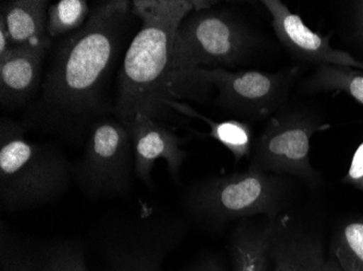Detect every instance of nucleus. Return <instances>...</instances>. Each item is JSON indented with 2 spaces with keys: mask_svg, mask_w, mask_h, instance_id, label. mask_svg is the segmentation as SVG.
Here are the masks:
<instances>
[{
  "mask_svg": "<svg viewBox=\"0 0 363 271\" xmlns=\"http://www.w3.org/2000/svg\"><path fill=\"white\" fill-rule=\"evenodd\" d=\"M130 13L128 0L99 1L84 25L62 38L47 67L40 97L24 112L21 123L26 130L82 144L94 124L113 116L108 87Z\"/></svg>",
  "mask_w": 363,
  "mask_h": 271,
  "instance_id": "obj_1",
  "label": "nucleus"
},
{
  "mask_svg": "<svg viewBox=\"0 0 363 271\" xmlns=\"http://www.w3.org/2000/svg\"><path fill=\"white\" fill-rule=\"evenodd\" d=\"M198 0H134L142 28L126 49L118 79L113 116L130 123L136 115L163 121L171 116L168 79L177 28L195 10L212 7Z\"/></svg>",
  "mask_w": 363,
  "mask_h": 271,
  "instance_id": "obj_2",
  "label": "nucleus"
},
{
  "mask_svg": "<svg viewBox=\"0 0 363 271\" xmlns=\"http://www.w3.org/2000/svg\"><path fill=\"white\" fill-rule=\"evenodd\" d=\"M71 164L49 144L30 142L21 122H0V197L6 209L19 211L54 201L67 191Z\"/></svg>",
  "mask_w": 363,
  "mask_h": 271,
  "instance_id": "obj_3",
  "label": "nucleus"
},
{
  "mask_svg": "<svg viewBox=\"0 0 363 271\" xmlns=\"http://www.w3.org/2000/svg\"><path fill=\"white\" fill-rule=\"evenodd\" d=\"M298 67L277 73L195 69L169 74V95L173 100H199L216 88V105L250 121L268 117L286 103Z\"/></svg>",
  "mask_w": 363,
  "mask_h": 271,
  "instance_id": "obj_4",
  "label": "nucleus"
},
{
  "mask_svg": "<svg viewBox=\"0 0 363 271\" xmlns=\"http://www.w3.org/2000/svg\"><path fill=\"white\" fill-rule=\"evenodd\" d=\"M259 42L254 30L232 12L195 10L177 28L169 74L195 69L233 71L252 56Z\"/></svg>",
  "mask_w": 363,
  "mask_h": 271,
  "instance_id": "obj_5",
  "label": "nucleus"
},
{
  "mask_svg": "<svg viewBox=\"0 0 363 271\" xmlns=\"http://www.w3.org/2000/svg\"><path fill=\"white\" fill-rule=\"evenodd\" d=\"M283 185L277 176L250 168L247 172L206 179L187 192V209L209 225L222 226L230 220L279 213Z\"/></svg>",
  "mask_w": 363,
  "mask_h": 271,
  "instance_id": "obj_6",
  "label": "nucleus"
},
{
  "mask_svg": "<svg viewBox=\"0 0 363 271\" xmlns=\"http://www.w3.org/2000/svg\"><path fill=\"white\" fill-rule=\"evenodd\" d=\"M134 167L128 127L116 116H108L94 124L84 154L71 164V175L89 197H119L130 191Z\"/></svg>",
  "mask_w": 363,
  "mask_h": 271,
  "instance_id": "obj_7",
  "label": "nucleus"
},
{
  "mask_svg": "<svg viewBox=\"0 0 363 271\" xmlns=\"http://www.w3.org/2000/svg\"><path fill=\"white\" fill-rule=\"evenodd\" d=\"M321 129V124L303 112L271 118L256 142L250 168L317 183L319 175L310 163V150L312 136Z\"/></svg>",
  "mask_w": 363,
  "mask_h": 271,
  "instance_id": "obj_8",
  "label": "nucleus"
},
{
  "mask_svg": "<svg viewBox=\"0 0 363 271\" xmlns=\"http://www.w3.org/2000/svg\"><path fill=\"white\" fill-rule=\"evenodd\" d=\"M1 271H91L84 248L73 240H35L18 236L1 226Z\"/></svg>",
  "mask_w": 363,
  "mask_h": 271,
  "instance_id": "obj_9",
  "label": "nucleus"
},
{
  "mask_svg": "<svg viewBox=\"0 0 363 271\" xmlns=\"http://www.w3.org/2000/svg\"><path fill=\"white\" fill-rule=\"evenodd\" d=\"M261 4L272 16L275 35L294 56L319 65H340L363 71V62L348 52L333 48L330 38L306 25L301 16L282 1L262 0Z\"/></svg>",
  "mask_w": 363,
  "mask_h": 271,
  "instance_id": "obj_10",
  "label": "nucleus"
},
{
  "mask_svg": "<svg viewBox=\"0 0 363 271\" xmlns=\"http://www.w3.org/2000/svg\"><path fill=\"white\" fill-rule=\"evenodd\" d=\"M125 125L133 146L136 177L143 183L152 185L155 163L164 160L171 177L177 180L186 158V152L182 149L184 139L160 121L143 114H138Z\"/></svg>",
  "mask_w": 363,
  "mask_h": 271,
  "instance_id": "obj_11",
  "label": "nucleus"
},
{
  "mask_svg": "<svg viewBox=\"0 0 363 271\" xmlns=\"http://www.w3.org/2000/svg\"><path fill=\"white\" fill-rule=\"evenodd\" d=\"M47 49L12 47L0 56V103L7 111L28 108L42 87Z\"/></svg>",
  "mask_w": 363,
  "mask_h": 271,
  "instance_id": "obj_12",
  "label": "nucleus"
},
{
  "mask_svg": "<svg viewBox=\"0 0 363 271\" xmlns=\"http://www.w3.org/2000/svg\"><path fill=\"white\" fill-rule=\"evenodd\" d=\"M47 0H7L0 4V20L5 22L12 47H43L48 50Z\"/></svg>",
  "mask_w": 363,
  "mask_h": 271,
  "instance_id": "obj_13",
  "label": "nucleus"
},
{
  "mask_svg": "<svg viewBox=\"0 0 363 271\" xmlns=\"http://www.w3.org/2000/svg\"><path fill=\"white\" fill-rule=\"evenodd\" d=\"M277 225L270 250L274 258L273 271H344L337 260H325L318 242L301 238H279Z\"/></svg>",
  "mask_w": 363,
  "mask_h": 271,
  "instance_id": "obj_14",
  "label": "nucleus"
},
{
  "mask_svg": "<svg viewBox=\"0 0 363 271\" xmlns=\"http://www.w3.org/2000/svg\"><path fill=\"white\" fill-rule=\"evenodd\" d=\"M277 225L252 227L242 224L230 236V255L234 271H266L268 252Z\"/></svg>",
  "mask_w": 363,
  "mask_h": 271,
  "instance_id": "obj_15",
  "label": "nucleus"
},
{
  "mask_svg": "<svg viewBox=\"0 0 363 271\" xmlns=\"http://www.w3.org/2000/svg\"><path fill=\"white\" fill-rule=\"evenodd\" d=\"M167 107L171 111L183 114L189 117L197 118L207 124L210 128V137L225 146L230 154H233L236 161L250 156L252 152V126L246 122L238 121V120L214 122L207 116L198 113L187 103L177 101V100H169Z\"/></svg>",
  "mask_w": 363,
  "mask_h": 271,
  "instance_id": "obj_16",
  "label": "nucleus"
},
{
  "mask_svg": "<svg viewBox=\"0 0 363 271\" xmlns=\"http://www.w3.org/2000/svg\"><path fill=\"white\" fill-rule=\"evenodd\" d=\"M306 86L311 91H342L363 105V72L357 69L319 65Z\"/></svg>",
  "mask_w": 363,
  "mask_h": 271,
  "instance_id": "obj_17",
  "label": "nucleus"
},
{
  "mask_svg": "<svg viewBox=\"0 0 363 271\" xmlns=\"http://www.w3.org/2000/svg\"><path fill=\"white\" fill-rule=\"evenodd\" d=\"M91 10L86 0H60L49 5L47 35L50 40L70 35L86 23Z\"/></svg>",
  "mask_w": 363,
  "mask_h": 271,
  "instance_id": "obj_18",
  "label": "nucleus"
},
{
  "mask_svg": "<svg viewBox=\"0 0 363 271\" xmlns=\"http://www.w3.org/2000/svg\"><path fill=\"white\" fill-rule=\"evenodd\" d=\"M333 252L342 270L363 271V221H352L340 228Z\"/></svg>",
  "mask_w": 363,
  "mask_h": 271,
  "instance_id": "obj_19",
  "label": "nucleus"
},
{
  "mask_svg": "<svg viewBox=\"0 0 363 271\" xmlns=\"http://www.w3.org/2000/svg\"><path fill=\"white\" fill-rule=\"evenodd\" d=\"M345 183L363 192V142L354 151L350 171L345 176Z\"/></svg>",
  "mask_w": 363,
  "mask_h": 271,
  "instance_id": "obj_20",
  "label": "nucleus"
},
{
  "mask_svg": "<svg viewBox=\"0 0 363 271\" xmlns=\"http://www.w3.org/2000/svg\"><path fill=\"white\" fill-rule=\"evenodd\" d=\"M11 48L12 45L9 33H8L7 28H6L5 22L0 20V56H4Z\"/></svg>",
  "mask_w": 363,
  "mask_h": 271,
  "instance_id": "obj_21",
  "label": "nucleus"
},
{
  "mask_svg": "<svg viewBox=\"0 0 363 271\" xmlns=\"http://www.w3.org/2000/svg\"><path fill=\"white\" fill-rule=\"evenodd\" d=\"M358 25L361 38L363 40V1L358 4Z\"/></svg>",
  "mask_w": 363,
  "mask_h": 271,
  "instance_id": "obj_22",
  "label": "nucleus"
},
{
  "mask_svg": "<svg viewBox=\"0 0 363 271\" xmlns=\"http://www.w3.org/2000/svg\"><path fill=\"white\" fill-rule=\"evenodd\" d=\"M191 271H220L219 269L217 268L216 265L212 264V263H207V265H203V266L199 267V268L195 269V270Z\"/></svg>",
  "mask_w": 363,
  "mask_h": 271,
  "instance_id": "obj_23",
  "label": "nucleus"
}]
</instances>
